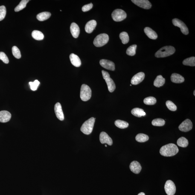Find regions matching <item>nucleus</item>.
Masks as SVG:
<instances>
[{
	"mask_svg": "<svg viewBox=\"0 0 195 195\" xmlns=\"http://www.w3.org/2000/svg\"><path fill=\"white\" fill-rule=\"evenodd\" d=\"M12 53L15 58L18 59H20L21 54L20 51L17 47L14 46L12 48Z\"/></svg>",
	"mask_w": 195,
	"mask_h": 195,
	"instance_id": "nucleus-36",
	"label": "nucleus"
},
{
	"mask_svg": "<svg viewBox=\"0 0 195 195\" xmlns=\"http://www.w3.org/2000/svg\"><path fill=\"white\" fill-rule=\"evenodd\" d=\"M97 25V22L95 20H91L87 23L85 27V30L86 33H91L95 29Z\"/></svg>",
	"mask_w": 195,
	"mask_h": 195,
	"instance_id": "nucleus-18",
	"label": "nucleus"
},
{
	"mask_svg": "<svg viewBox=\"0 0 195 195\" xmlns=\"http://www.w3.org/2000/svg\"><path fill=\"white\" fill-rule=\"evenodd\" d=\"M93 7V4L92 3L86 4L82 7V10L84 12H87L90 10Z\"/></svg>",
	"mask_w": 195,
	"mask_h": 195,
	"instance_id": "nucleus-41",
	"label": "nucleus"
},
{
	"mask_svg": "<svg viewBox=\"0 0 195 195\" xmlns=\"http://www.w3.org/2000/svg\"><path fill=\"white\" fill-rule=\"evenodd\" d=\"M132 2L138 7L144 9H149L152 5L148 0H132Z\"/></svg>",
	"mask_w": 195,
	"mask_h": 195,
	"instance_id": "nucleus-10",
	"label": "nucleus"
},
{
	"mask_svg": "<svg viewBox=\"0 0 195 195\" xmlns=\"http://www.w3.org/2000/svg\"><path fill=\"white\" fill-rule=\"evenodd\" d=\"M102 74L103 79H104L105 80L108 78L110 77V75H109V73L103 70V71H102Z\"/></svg>",
	"mask_w": 195,
	"mask_h": 195,
	"instance_id": "nucleus-42",
	"label": "nucleus"
},
{
	"mask_svg": "<svg viewBox=\"0 0 195 195\" xmlns=\"http://www.w3.org/2000/svg\"><path fill=\"white\" fill-rule=\"evenodd\" d=\"M29 0H22L20 1L19 5L17 6L15 8V11L16 12H19L23 10L26 6V5L29 2Z\"/></svg>",
	"mask_w": 195,
	"mask_h": 195,
	"instance_id": "nucleus-31",
	"label": "nucleus"
},
{
	"mask_svg": "<svg viewBox=\"0 0 195 195\" xmlns=\"http://www.w3.org/2000/svg\"><path fill=\"white\" fill-rule=\"evenodd\" d=\"M95 119V118L92 117L85 121L81 128V131L86 135L91 134L93 128Z\"/></svg>",
	"mask_w": 195,
	"mask_h": 195,
	"instance_id": "nucleus-3",
	"label": "nucleus"
},
{
	"mask_svg": "<svg viewBox=\"0 0 195 195\" xmlns=\"http://www.w3.org/2000/svg\"><path fill=\"white\" fill-rule=\"evenodd\" d=\"M175 52V49L173 46H164L156 52L155 56L158 58L166 57L172 55Z\"/></svg>",
	"mask_w": 195,
	"mask_h": 195,
	"instance_id": "nucleus-2",
	"label": "nucleus"
},
{
	"mask_svg": "<svg viewBox=\"0 0 195 195\" xmlns=\"http://www.w3.org/2000/svg\"><path fill=\"white\" fill-rule=\"evenodd\" d=\"M137 46L136 45H133L127 48L126 50V54L129 56H133L135 55L136 53V50Z\"/></svg>",
	"mask_w": 195,
	"mask_h": 195,
	"instance_id": "nucleus-33",
	"label": "nucleus"
},
{
	"mask_svg": "<svg viewBox=\"0 0 195 195\" xmlns=\"http://www.w3.org/2000/svg\"><path fill=\"white\" fill-rule=\"evenodd\" d=\"M144 31L147 36L151 39H156L158 38V35L152 29L149 27H146Z\"/></svg>",
	"mask_w": 195,
	"mask_h": 195,
	"instance_id": "nucleus-20",
	"label": "nucleus"
},
{
	"mask_svg": "<svg viewBox=\"0 0 195 195\" xmlns=\"http://www.w3.org/2000/svg\"><path fill=\"white\" fill-rule=\"evenodd\" d=\"M131 171L135 174H138L141 172L142 167L141 164L137 161H134L131 163L130 165Z\"/></svg>",
	"mask_w": 195,
	"mask_h": 195,
	"instance_id": "nucleus-15",
	"label": "nucleus"
},
{
	"mask_svg": "<svg viewBox=\"0 0 195 195\" xmlns=\"http://www.w3.org/2000/svg\"><path fill=\"white\" fill-rule=\"evenodd\" d=\"M69 58L71 63L74 66L78 67L81 66V61L80 58L76 55L71 54L70 55Z\"/></svg>",
	"mask_w": 195,
	"mask_h": 195,
	"instance_id": "nucleus-19",
	"label": "nucleus"
},
{
	"mask_svg": "<svg viewBox=\"0 0 195 195\" xmlns=\"http://www.w3.org/2000/svg\"><path fill=\"white\" fill-rule=\"evenodd\" d=\"M192 128V123L189 119L184 120L179 126V130L183 132H188L191 130Z\"/></svg>",
	"mask_w": 195,
	"mask_h": 195,
	"instance_id": "nucleus-9",
	"label": "nucleus"
},
{
	"mask_svg": "<svg viewBox=\"0 0 195 195\" xmlns=\"http://www.w3.org/2000/svg\"><path fill=\"white\" fill-rule=\"evenodd\" d=\"M54 111L57 118L60 121H63L65 117L60 103H57L55 105Z\"/></svg>",
	"mask_w": 195,
	"mask_h": 195,
	"instance_id": "nucleus-14",
	"label": "nucleus"
},
{
	"mask_svg": "<svg viewBox=\"0 0 195 195\" xmlns=\"http://www.w3.org/2000/svg\"><path fill=\"white\" fill-rule=\"evenodd\" d=\"M119 37L123 44H126L129 41V39L128 34L126 32H123L120 33Z\"/></svg>",
	"mask_w": 195,
	"mask_h": 195,
	"instance_id": "nucleus-32",
	"label": "nucleus"
},
{
	"mask_svg": "<svg viewBox=\"0 0 195 195\" xmlns=\"http://www.w3.org/2000/svg\"><path fill=\"white\" fill-rule=\"evenodd\" d=\"M149 139V136L144 134H138L135 137V140L139 142H145L147 141Z\"/></svg>",
	"mask_w": 195,
	"mask_h": 195,
	"instance_id": "nucleus-27",
	"label": "nucleus"
},
{
	"mask_svg": "<svg viewBox=\"0 0 195 195\" xmlns=\"http://www.w3.org/2000/svg\"><path fill=\"white\" fill-rule=\"evenodd\" d=\"M80 96L83 101H87L90 99L91 90L90 88L86 84L82 85L81 89Z\"/></svg>",
	"mask_w": 195,
	"mask_h": 195,
	"instance_id": "nucleus-5",
	"label": "nucleus"
},
{
	"mask_svg": "<svg viewBox=\"0 0 195 195\" xmlns=\"http://www.w3.org/2000/svg\"><path fill=\"white\" fill-rule=\"evenodd\" d=\"M112 18L114 21L119 22L126 19L127 15L124 10L121 9H116L112 12Z\"/></svg>",
	"mask_w": 195,
	"mask_h": 195,
	"instance_id": "nucleus-6",
	"label": "nucleus"
},
{
	"mask_svg": "<svg viewBox=\"0 0 195 195\" xmlns=\"http://www.w3.org/2000/svg\"><path fill=\"white\" fill-rule=\"evenodd\" d=\"M195 91L194 90V93H193V94H194V96H195Z\"/></svg>",
	"mask_w": 195,
	"mask_h": 195,
	"instance_id": "nucleus-44",
	"label": "nucleus"
},
{
	"mask_svg": "<svg viewBox=\"0 0 195 195\" xmlns=\"http://www.w3.org/2000/svg\"><path fill=\"white\" fill-rule=\"evenodd\" d=\"M165 83V79L161 75L157 76L154 81V85L156 87L159 88L162 86Z\"/></svg>",
	"mask_w": 195,
	"mask_h": 195,
	"instance_id": "nucleus-22",
	"label": "nucleus"
},
{
	"mask_svg": "<svg viewBox=\"0 0 195 195\" xmlns=\"http://www.w3.org/2000/svg\"><path fill=\"white\" fill-rule=\"evenodd\" d=\"M11 117V114L8 111H2L0 112V122H7L10 121Z\"/></svg>",
	"mask_w": 195,
	"mask_h": 195,
	"instance_id": "nucleus-16",
	"label": "nucleus"
},
{
	"mask_svg": "<svg viewBox=\"0 0 195 195\" xmlns=\"http://www.w3.org/2000/svg\"><path fill=\"white\" fill-rule=\"evenodd\" d=\"M6 14V9L4 6H0V21L2 20L5 18Z\"/></svg>",
	"mask_w": 195,
	"mask_h": 195,
	"instance_id": "nucleus-38",
	"label": "nucleus"
},
{
	"mask_svg": "<svg viewBox=\"0 0 195 195\" xmlns=\"http://www.w3.org/2000/svg\"><path fill=\"white\" fill-rule=\"evenodd\" d=\"M109 39V36L107 34L103 33L98 35L94 39L93 43L97 47L103 46L107 43Z\"/></svg>",
	"mask_w": 195,
	"mask_h": 195,
	"instance_id": "nucleus-4",
	"label": "nucleus"
},
{
	"mask_svg": "<svg viewBox=\"0 0 195 195\" xmlns=\"http://www.w3.org/2000/svg\"><path fill=\"white\" fill-rule=\"evenodd\" d=\"M152 124L153 126H163L165 125V120L162 119H156L152 121Z\"/></svg>",
	"mask_w": 195,
	"mask_h": 195,
	"instance_id": "nucleus-34",
	"label": "nucleus"
},
{
	"mask_svg": "<svg viewBox=\"0 0 195 195\" xmlns=\"http://www.w3.org/2000/svg\"><path fill=\"white\" fill-rule=\"evenodd\" d=\"M166 105L169 110L173 112L176 111L177 109V107L174 103L170 100H168L166 102Z\"/></svg>",
	"mask_w": 195,
	"mask_h": 195,
	"instance_id": "nucleus-37",
	"label": "nucleus"
},
{
	"mask_svg": "<svg viewBox=\"0 0 195 195\" xmlns=\"http://www.w3.org/2000/svg\"><path fill=\"white\" fill-rule=\"evenodd\" d=\"M184 65L194 67L195 66V57H191L185 59L182 62Z\"/></svg>",
	"mask_w": 195,
	"mask_h": 195,
	"instance_id": "nucleus-30",
	"label": "nucleus"
},
{
	"mask_svg": "<svg viewBox=\"0 0 195 195\" xmlns=\"http://www.w3.org/2000/svg\"><path fill=\"white\" fill-rule=\"evenodd\" d=\"M179 151V149L176 144H169L162 146L160 150V153L163 156H172L176 155Z\"/></svg>",
	"mask_w": 195,
	"mask_h": 195,
	"instance_id": "nucleus-1",
	"label": "nucleus"
},
{
	"mask_svg": "<svg viewBox=\"0 0 195 195\" xmlns=\"http://www.w3.org/2000/svg\"><path fill=\"white\" fill-rule=\"evenodd\" d=\"M144 77H145V74L144 72L138 73L133 77L131 81V83L132 85H138L143 81L144 79Z\"/></svg>",
	"mask_w": 195,
	"mask_h": 195,
	"instance_id": "nucleus-13",
	"label": "nucleus"
},
{
	"mask_svg": "<svg viewBox=\"0 0 195 195\" xmlns=\"http://www.w3.org/2000/svg\"><path fill=\"white\" fill-rule=\"evenodd\" d=\"M100 64L101 66L105 69L114 71L115 70V65L114 62L106 59H102L100 61Z\"/></svg>",
	"mask_w": 195,
	"mask_h": 195,
	"instance_id": "nucleus-11",
	"label": "nucleus"
},
{
	"mask_svg": "<svg viewBox=\"0 0 195 195\" xmlns=\"http://www.w3.org/2000/svg\"><path fill=\"white\" fill-rule=\"evenodd\" d=\"M164 189L168 195H174L176 193V187L174 183L170 180H167L164 186Z\"/></svg>",
	"mask_w": 195,
	"mask_h": 195,
	"instance_id": "nucleus-7",
	"label": "nucleus"
},
{
	"mask_svg": "<svg viewBox=\"0 0 195 195\" xmlns=\"http://www.w3.org/2000/svg\"><path fill=\"white\" fill-rule=\"evenodd\" d=\"M70 31L73 37L75 39L78 37L80 34V29L79 26L75 23L73 22L71 24L70 27Z\"/></svg>",
	"mask_w": 195,
	"mask_h": 195,
	"instance_id": "nucleus-17",
	"label": "nucleus"
},
{
	"mask_svg": "<svg viewBox=\"0 0 195 195\" xmlns=\"http://www.w3.org/2000/svg\"><path fill=\"white\" fill-rule=\"evenodd\" d=\"M138 195H145V194L144 193L141 192L138 194Z\"/></svg>",
	"mask_w": 195,
	"mask_h": 195,
	"instance_id": "nucleus-43",
	"label": "nucleus"
},
{
	"mask_svg": "<svg viewBox=\"0 0 195 195\" xmlns=\"http://www.w3.org/2000/svg\"><path fill=\"white\" fill-rule=\"evenodd\" d=\"M105 146H106V147H107V146L106 144H105Z\"/></svg>",
	"mask_w": 195,
	"mask_h": 195,
	"instance_id": "nucleus-45",
	"label": "nucleus"
},
{
	"mask_svg": "<svg viewBox=\"0 0 195 195\" xmlns=\"http://www.w3.org/2000/svg\"><path fill=\"white\" fill-rule=\"evenodd\" d=\"M178 146L182 147H186L188 146L189 142L188 140L184 137H181L177 141Z\"/></svg>",
	"mask_w": 195,
	"mask_h": 195,
	"instance_id": "nucleus-29",
	"label": "nucleus"
},
{
	"mask_svg": "<svg viewBox=\"0 0 195 195\" xmlns=\"http://www.w3.org/2000/svg\"><path fill=\"white\" fill-rule=\"evenodd\" d=\"M100 142L102 144H106L110 146L112 145L113 144L112 138L106 132H103L100 133Z\"/></svg>",
	"mask_w": 195,
	"mask_h": 195,
	"instance_id": "nucleus-12",
	"label": "nucleus"
},
{
	"mask_svg": "<svg viewBox=\"0 0 195 195\" xmlns=\"http://www.w3.org/2000/svg\"><path fill=\"white\" fill-rule=\"evenodd\" d=\"M51 16V13L48 12H43L38 14L36 18L39 21H44L48 19Z\"/></svg>",
	"mask_w": 195,
	"mask_h": 195,
	"instance_id": "nucleus-25",
	"label": "nucleus"
},
{
	"mask_svg": "<svg viewBox=\"0 0 195 195\" xmlns=\"http://www.w3.org/2000/svg\"><path fill=\"white\" fill-rule=\"evenodd\" d=\"M115 126L120 129H125L127 128L129 126L128 123L127 122L123 120H118L115 121Z\"/></svg>",
	"mask_w": 195,
	"mask_h": 195,
	"instance_id": "nucleus-28",
	"label": "nucleus"
},
{
	"mask_svg": "<svg viewBox=\"0 0 195 195\" xmlns=\"http://www.w3.org/2000/svg\"><path fill=\"white\" fill-rule=\"evenodd\" d=\"M144 104L148 105H153L156 102V100L155 98L153 97H149L144 99Z\"/></svg>",
	"mask_w": 195,
	"mask_h": 195,
	"instance_id": "nucleus-35",
	"label": "nucleus"
},
{
	"mask_svg": "<svg viewBox=\"0 0 195 195\" xmlns=\"http://www.w3.org/2000/svg\"><path fill=\"white\" fill-rule=\"evenodd\" d=\"M29 85H30V89L32 90L36 91L37 90V88L39 86L40 82H39L38 80H36L34 81V82H29Z\"/></svg>",
	"mask_w": 195,
	"mask_h": 195,
	"instance_id": "nucleus-39",
	"label": "nucleus"
},
{
	"mask_svg": "<svg viewBox=\"0 0 195 195\" xmlns=\"http://www.w3.org/2000/svg\"><path fill=\"white\" fill-rule=\"evenodd\" d=\"M131 113L135 116L140 118L146 115L145 112L144 110L139 108H135L133 109L131 111Z\"/></svg>",
	"mask_w": 195,
	"mask_h": 195,
	"instance_id": "nucleus-23",
	"label": "nucleus"
},
{
	"mask_svg": "<svg viewBox=\"0 0 195 195\" xmlns=\"http://www.w3.org/2000/svg\"><path fill=\"white\" fill-rule=\"evenodd\" d=\"M173 23L175 26L179 27L181 29V32L185 35L189 34V30L188 27L182 21L177 19L173 20Z\"/></svg>",
	"mask_w": 195,
	"mask_h": 195,
	"instance_id": "nucleus-8",
	"label": "nucleus"
},
{
	"mask_svg": "<svg viewBox=\"0 0 195 195\" xmlns=\"http://www.w3.org/2000/svg\"><path fill=\"white\" fill-rule=\"evenodd\" d=\"M32 36L33 39L36 40H43L44 38L43 34L39 30H34L32 33Z\"/></svg>",
	"mask_w": 195,
	"mask_h": 195,
	"instance_id": "nucleus-26",
	"label": "nucleus"
},
{
	"mask_svg": "<svg viewBox=\"0 0 195 195\" xmlns=\"http://www.w3.org/2000/svg\"><path fill=\"white\" fill-rule=\"evenodd\" d=\"M105 80L107 85L108 90L109 92H113L116 89V85L114 81L110 77L108 78Z\"/></svg>",
	"mask_w": 195,
	"mask_h": 195,
	"instance_id": "nucleus-24",
	"label": "nucleus"
},
{
	"mask_svg": "<svg viewBox=\"0 0 195 195\" xmlns=\"http://www.w3.org/2000/svg\"><path fill=\"white\" fill-rule=\"evenodd\" d=\"M170 79L172 82L176 83H182L185 80L183 77L180 74L176 73H174L172 74Z\"/></svg>",
	"mask_w": 195,
	"mask_h": 195,
	"instance_id": "nucleus-21",
	"label": "nucleus"
},
{
	"mask_svg": "<svg viewBox=\"0 0 195 195\" xmlns=\"http://www.w3.org/2000/svg\"><path fill=\"white\" fill-rule=\"evenodd\" d=\"M0 59L4 63L8 64L9 61L8 58L6 55L2 52H0Z\"/></svg>",
	"mask_w": 195,
	"mask_h": 195,
	"instance_id": "nucleus-40",
	"label": "nucleus"
}]
</instances>
